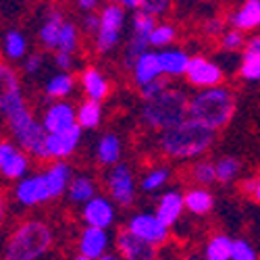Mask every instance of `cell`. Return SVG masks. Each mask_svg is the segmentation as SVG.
Wrapping results in <instances>:
<instances>
[{
  "mask_svg": "<svg viewBox=\"0 0 260 260\" xmlns=\"http://www.w3.org/2000/svg\"><path fill=\"white\" fill-rule=\"evenodd\" d=\"M183 77L187 79V83L191 88L202 92V90H210V88L223 85L225 71L221 69V64L216 60L202 56V54H193V56H189V64H187V71Z\"/></svg>",
  "mask_w": 260,
  "mask_h": 260,
  "instance_id": "30bf717a",
  "label": "cell"
},
{
  "mask_svg": "<svg viewBox=\"0 0 260 260\" xmlns=\"http://www.w3.org/2000/svg\"><path fill=\"white\" fill-rule=\"evenodd\" d=\"M77 88V77L73 73H52L44 81V94L48 100L58 102V100H67Z\"/></svg>",
  "mask_w": 260,
  "mask_h": 260,
  "instance_id": "4316f807",
  "label": "cell"
},
{
  "mask_svg": "<svg viewBox=\"0 0 260 260\" xmlns=\"http://www.w3.org/2000/svg\"><path fill=\"white\" fill-rule=\"evenodd\" d=\"M156 23H158L156 19H152L150 15H146V13L138 11V13H134V15H132V34H134V36L148 38V36H150V31L154 29V25H156Z\"/></svg>",
  "mask_w": 260,
  "mask_h": 260,
  "instance_id": "ab89813d",
  "label": "cell"
},
{
  "mask_svg": "<svg viewBox=\"0 0 260 260\" xmlns=\"http://www.w3.org/2000/svg\"><path fill=\"white\" fill-rule=\"evenodd\" d=\"M187 100H189V94L185 90L171 85L158 98L144 102L140 119L152 132H158V134L169 132V129L177 127L187 119Z\"/></svg>",
  "mask_w": 260,
  "mask_h": 260,
  "instance_id": "277c9868",
  "label": "cell"
},
{
  "mask_svg": "<svg viewBox=\"0 0 260 260\" xmlns=\"http://www.w3.org/2000/svg\"><path fill=\"white\" fill-rule=\"evenodd\" d=\"M3 54H5V60L7 62H21L27 54H29V40L27 36L17 29V27H11L5 38H3Z\"/></svg>",
  "mask_w": 260,
  "mask_h": 260,
  "instance_id": "f1b7e54d",
  "label": "cell"
},
{
  "mask_svg": "<svg viewBox=\"0 0 260 260\" xmlns=\"http://www.w3.org/2000/svg\"><path fill=\"white\" fill-rule=\"evenodd\" d=\"M123 229L156 250L165 246L171 237V229L156 219V214L152 210H140V212L129 214Z\"/></svg>",
  "mask_w": 260,
  "mask_h": 260,
  "instance_id": "9c48e42d",
  "label": "cell"
},
{
  "mask_svg": "<svg viewBox=\"0 0 260 260\" xmlns=\"http://www.w3.org/2000/svg\"><path fill=\"white\" fill-rule=\"evenodd\" d=\"M117 212L119 208L111 202V198L104 196V193H96L90 202L81 206V221L85 227L108 231L117 223Z\"/></svg>",
  "mask_w": 260,
  "mask_h": 260,
  "instance_id": "7c38bea8",
  "label": "cell"
},
{
  "mask_svg": "<svg viewBox=\"0 0 260 260\" xmlns=\"http://www.w3.org/2000/svg\"><path fill=\"white\" fill-rule=\"evenodd\" d=\"M244 52H248V54H260V31H256L252 38L246 40Z\"/></svg>",
  "mask_w": 260,
  "mask_h": 260,
  "instance_id": "681fc988",
  "label": "cell"
},
{
  "mask_svg": "<svg viewBox=\"0 0 260 260\" xmlns=\"http://www.w3.org/2000/svg\"><path fill=\"white\" fill-rule=\"evenodd\" d=\"M156 214V219L167 225L169 229L175 227L179 223V219L183 216L185 208H183V191L181 189H167L160 193V198L156 202V208L152 210Z\"/></svg>",
  "mask_w": 260,
  "mask_h": 260,
  "instance_id": "ac0fdd59",
  "label": "cell"
},
{
  "mask_svg": "<svg viewBox=\"0 0 260 260\" xmlns=\"http://www.w3.org/2000/svg\"><path fill=\"white\" fill-rule=\"evenodd\" d=\"M189 179L193 181L196 187H208L212 183H216L214 179V162L208 160V158H198L193 160L191 167H189Z\"/></svg>",
  "mask_w": 260,
  "mask_h": 260,
  "instance_id": "d590c367",
  "label": "cell"
},
{
  "mask_svg": "<svg viewBox=\"0 0 260 260\" xmlns=\"http://www.w3.org/2000/svg\"><path fill=\"white\" fill-rule=\"evenodd\" d=\"M237 73H240V77L244 81H250V83L260 81V54H248V52H244Z\"/></svg>",
  "mask_w": 260,
  "mask_h": 260,
  "instance_id": "74e56055",
  "label": "cell"
},
{
  "mask_svg": "<svg viewBox=\"0 0 260 260\" xmlns=\"http://www.w3.org/2000/svg\"><path fill=\"white\" fill-rule=\"evenodd\" d=\"M169 179H171V169L165 165H158V167H152L148 173H144V177L138 183V189H142L144 193H156L169 183Z\"/></svg>",
  "mask_w": 260,
  "mask_h": 260,
  "instance_id": "d6a6232c",
  "label": "cell"
},
{
  "mask_svg": "<svg viewBox=\"0 0 260 260\" xmlns=\"http://www.w3.org/2000/svg\"><path fill=\"white\" fill-rule=\"evenodd\" d=\"M132 75H134V83L138 88L142 85L154 81V79H160L162 73H160V64H158V54L156 50H148L144 52L132 67Z\"/></svg>",
  "mask_w": 260,
  "mask_h": 260,
  "instance_id": "484cf974",
  "label": "cell"
},
{
  "mask_svg": "<svg viewBox=\"0 0 260 260\" xmlns=\"http://www.w3.org/2000/svg\"><path fill=\"white\" fill-rule=\"evenodd\" d=\"M227 23L231 25V29H237L242 34L258 29L260 27V0H246V3H242L235 11H231Z\"/></svg>",
  "mask_w": 260,
  "mask_h": 260,
  "instance_id": "7402d4cb",
  "label": "cell"
},
{
  "mask_svg": "<svg viewBox=\"0 0 260 260\" xmlns=\"http://www.w3.org/2000/svg\"><path fill=\"white\" fill-rule=\"evenodd\" d=\"M29 171H31V158L25 152H21L11 138L0 140V175L7 181L17 183L23 177H27Z\"/></svg>",
  "mask_w": 260,
  "mask_h": 260,
  "instance_id": "4fadbf2b",
  "label": "cell"
},
{
  "mask_svg": "<svg viewBox=\"0 0 260 260\" xmlns=\"http://www.w3.org/2000/svg\"><path fill=\"white\" fill-rule=\"evenodd\" d=\"M23 106H27V100L23 94L21 73L15 64L0 58V115L7 119Z\"/></svg>",
  "mask_w": 260,
  "mask_h": 260,
  "instance_id": "ba28073f",
  "label": "cell"
},
{
  "mask_svg": "<svg viewBox=\"0 0 260 260\" xmlns=\"http://www.w3.org/2000/svg\"><path fill=\"white\" fill-rule=\"evenodd\" d=\"M79 85L85 94V100H92V102H100L108 98L111 94V81L108 77L98 69V67H85L81 73H79Z\"/></svg>",
  "mask_w": 260,
  "mask_h": 260,
  "instance_id": "44dd1931",
  "label": "cell"
},
{
  "mask_svg": "<svg viewBox=\"0 0 260 260\" xmlns=\"http://www.w3.org/2000/svg\"><path fill=\"white\" fill-rule=\"evenodd\" d=\"M13 200L21 208H36V206L50 202V193H48V187L44 183V177H42V171L29 173L27 177H23L21 181L15 183Z\"/></svg>",
  "mask_w": 260,
  "mask_h": 260,
  "instance_id": "5bb4252c",
  "label": "cell"
},
{
  "mask_svg": "<svg viewBox=\"0 0 260 260\" xmlns=\"http://www.w3.org/2000/svg\"><path fill=\"white\" fill-rule=\"evenodd\" d=\"M156 260H162V258H156Z\"/></svg>",
  "mask_w": 260,
  "mask_h": 260,
  "instance_id": "680465c9",
  "label": "cell"
},
{
  "mask_svg": "<svg viewBox=\"0 0 260 260\" xmlns=\"http://www.w3.org/2000/svg\"><path fill=\"white\" fill-rule=\"evenodd\" d=\"M171 7H173L171 0H142L140 11L158 21L160 17H165V15L171 11Z\"/></svg>",
  "mask_w": 260,
  "mask_h": 260,
  "instance_id": "ee69618b",
  "label": "cell"
},
{
  "mask_svg": "<svg viewBox=\"0 0 260 260\" xmlns=\"http://www.w3.org/2000/svg\"><path fill=\"white\" fill-rule=\"evenodd\" d=\"M104 121V106L100 102L83 100L79 106H75V123L81 132H92L98 129Z\"/></svg>",
  "mask_w": 260,
  "mask_h": 260,
  "instance_id": "f546056e",
  "label": "cell"
},
{
  "mask_svg": "<svg viewBox=\"0 0 260 260\" xmlns=\"http://www.w3.org/2000/svg\"><path fill=\"white\" fill-rule=\"evenodd\" d=\"M113 246H115V254L121 260H156L158 258V250L152 248L150 244L138 240L129 231L119 229L113 235Z\"/></svg>",
  "mask_w": 260,
  "mask_h": 260,
  "instance_id": "e0dca14e",
  "label": "cell"
},
{
  "mask_svg": "<svg viewBox=\"0 0 260 260\" xmlns=\"http://www.w3.org/2000/svg\"><path fill=\"white\" fill-rule=\"evenodd\" d=\"M113 248V235L104 229L83 227L77 237V254L90 260H100L102 256L111 254Z\"/></svg>",
  "mask_w": 260,
  "mask_h": 260,
  "instance_id": "9a60e30c",
  "label": "cell"
},
{
  "mask_svg": "<svg viewBox=\"0 0 260 260\" xmlns=\"http://www.w3.org/2000/svg\"><path fill=\"white\" fill-rule=\"evenodd\" d=\"M150 50V46H148V38H142V36H129V40H127V44H125V48H123V64L127 69H132L134 67V62L144 54V52H148Z\"/></svg>",
  "mask_w": 260,
  "mask_h": 260,
  "instance_id": "8d00e7d4",
  "label": "cell"
},
{
  "mask_svg": "<svg viewBox=\"0 0 260 260\" xmlns=\"http://www.w3.org/2000/svg\"><path fill=\"white\" fill-rule=\"evenodd\" d=\"M214 162V179L221 185H229L240 179L242 175V160L237 156H221Z\"/></svg>",
  "mask_w": 260,
  "mask_h": 260,
  "instance_id": "4dcf8cb0",
  "label": "cell"
},
{
  "mask_svg": "<svg viewBox=\"0 0 260 260\" xmlns=\"http://www.w3.org/2000/svg\"><path fill=\"white\" fill-rule=\"evenodd\" d=\"M75 7H77L83 15H85V13H98L100 3H98V0H77Z\"/></svg>",
  "mask_w": 260,
  "mask_h": 260,
  "instance_id": "c3c4849f",
  "label": "cell"
},
{
  "mask_svg": "<svg viewBox=\"0 0 260 260\" xmlns=\"http://www.w3.org/2000/svg\"><path fill=\"white\" fill-rule=\"evenodd\" d=\"M100 260H121V258H119L117 254H113V252H111V254H106V256H102Z\"/></svg>",
  "mask_w": 260,
  "mask_h": 260,
  "instance_id": "11a10c76",
  "label": "cell"
},
{
  "mask_svg": "<svg viewBox=\"0 0 260 260\" xmlns=\"http://www.w3.org/2000/svg\"><path fill=\"white\" fill-rule=\"evenodd\" d=\"M52 62L56 71L60 73H71L75 67V54H67V52H54L52 54Z\"/></svg>",
  "mask_w": 260,
  "mask_h": 260,
  "instance_id": "bcb514c9",
  "label": "cell"
},
{
  "mask_svg": "<svg viewBox=\"0 0 260 260\" xmlns=\"http://www.w3.org/2000/svg\"><path fill=\"white\" fill-rule=\"evenodd\" d=\"M214 138V132L191 119H185L177 127L158 134L156 146L171 160H198L212 148Z\"/></svg>",
  "mask_w": 260,
  "mask_h": 260,
  "instance_id": "6da1fadb",
  "label": "cell"
},
{
  "mask_svg": "<svg viewBox=\"0 0 260 260\" xmlns=\"http://www.w3.org/2000/svg\"><path fill=\"white\" fill-rule=\"evenodd\" d=\"M125 21H127V13L121 9L119 3L100 5V9H98V31L92 38L96 52L108 54L121 44Z\"/></svg>",
  "mask_w": 260,
  "mask_h": 260,
  "instance_id": "8992f818",
  "label": "cell"
},
{
  "mask_svg": "<svg viewBox=\"0 0 260 260\" xmlns=\"http://www.w3.org/2000/svg\"><path fill=\"white\" fill-rule=\"evenodd\" d=\"M121 158H123V142H121V138L117 134H113V132L102 134L100 140L96 142V160L102 167L111 169L117 162H121Z\"/></svg>",
  "mask_w": 260,
  "mask_h": 260,
  "instance_id": "d4e9b609",
  "label": "cell"
},
{
  "mask_svg": "<svg viewBox=\"0 0 260 260\" xmlns=\"http://www.w3.org/2000/svg\"><path fill=\"white\" fill-rule=\"evenodd\" d=\"M54 246V231L42 219H25L9 233L3 260H42Z\"/></svg>",
  "mask_w": 260,
  "mask_h": 260,
  "instance_id": "7a4b0ae2",
  "label": "cell"
},
{
  "mask_svg": "<svg viewBox=\"0 0 260 260\" xmlns=\"http://www.w3.org/2000/svg\"><path fill=\"white\" fill-rule=\"evenodd\" d=\"M119 5H121V9H123L125 13H127V11H129V13H138L140 7H142V0H121Z\"/></svg>",
  "mask_w": 260,
  "mask_h": 260,
  "instance_id": "816d5d0a",
  "label": "cell"
},
{
  "mask_svg": "<svg viewBox=\"0 0 260 260\" xmlns=\"http://www.w3.org/2000/svg\"><path fill=\"white\" fill-rule=\"evenodd\" d=\"M183 208L193 216H206L214 208V193L208 187L191 185L183 191Z\"/></svg>",
  "mask_w": 260,
  "mask_h": 260,
  "instance_id": "cb8c5ba5",
  "label": "cell"
},
{
  "mask_svg": "<svg viewBox=\"0 0 260 260\" xmlns=\"http://www.w3.org/2000/svg\"><path fill=\"white\" fill-rule=\"evenodd\" d=\"M42 127H44L46 134H60L71 129L75 123V104L69 100H58V102H50L40 119Z\"/></svg>",
  "mask_w": 260,
  "mask_h": 260,
  "instance_id": "2e32d148",
  "label": "cell"
},
{
  "mask_svg": "<svg viewBox=\"0 0 260 260\" xmlns=\"http://www.w3.org/2000/svg\"><path fill=\"white\" fill-rule=\"evenodd\" d=\"M73 260H90V258H83V256H79V254H75V256H73Z\"/></svg>",
  "mask_w": 260,
  "mask_h": 260,
  "instance_id": "6f0895ef",
  "label": "cell"
},
{
  "mask_svg": "<svg viewBox=\"0 0 260 260\" xmlns=\"http://www.w3.org/2000/svg\"><path fill=\"white\" fill-rule=\"evenodd\" d=\"M5 121H7V127L11 132V140L15 142V146L21 150V152H25L29 158L44 162L42 144H44L46 132H44V127H42L40 119L34 117L31 108L23 106L21 111L9 115Z\"/></svg>",
  "mask_w": 260,
  "mask_h": 260,
  "instance_id": "5b68a950",
  "label": "cell"
},
{
  "mask_svg": "<svg viewBox=\"0 0 260 260\" xmlns=\"http://www.w3.org/2000/svg\"><path fill=\"white\" fill-rule=\"evenodd\" d=\"M81 138H83V132L77 125H73L71 129L60 132V134H46L44 144H42L44 160L67 162V158H71L77 152V148L81 146Z\"/></svg>",
  "mask_w": 260,
  "mask_h": 260,
  "instance_id": "8fae6325",
  "label": "cell"
},
{
  "mask_svg": "<svg viewBox=\"0 0 260 260\" xmlns=\"http://www.w3.org/2000/svg\"><path fill=\"white\" fill-rule=\"evenodd\" d=\"M185 260H204V258H200V256H187Z\"/></svg>",
  "mask_w": 260,
  "mask_h": 260,
  "instance_id": "9f6ffc18",
  "label": "cell"
},
{
  "mask_svg": "<svg viewBox=\"0 0 260 260\" xmlns=\"http://www.w3.org/2000/svg\"><path fill=\"white\" fill-rule=\"evenodd\" d=\"M73 167L69 162H50L44 171H42V177H44V183L48 187V193H50V200H58L60 196L67 193V187L73 179Z\"/></svg>",
  "mask_w": 260,
  "mask_h": 260,
  "instance_id": "ffe728a7",
  "label": "cell"
},
{
  "mask_svg": "<svg viewBox=\"0 0 260 260\" xmlns=\"http://www.w3.org/2000/svg\"><path fill=\"white\" fill-rule=\"evenodd\" d=\"M81 46V31L77 27L75 21L64 19V23L60 27L58 34V42H56V50L54 52H67V54H75Z\"/></svg>",
  "mask_w": 260,
  "mask_h": 260,
  "instance_id": "1f68e13d",
  "label": "cell"
},
{
  "mask_svg": "<svg viewBox=\"0 0 260 260\" xmlns=\"http://www.w3.org/2000/svg\"><path fill=\"white\" fill-rule=\"evenodd\" d=\"M96 193H98L96 179L92 175H88V173H77V175H73V179H71L64 196L69 198V202L83 206L85 202H90Z\"/></svg>",
  "mask_w": 260,
  "mask_h": 260,
  "instance_id": "83f0119b",
  "label": "cell"
},
{
  "mask_svg": "<svg viewBox=\"0 0 260 260\" xmlns=\"http://www.w3.org/2000/svg\"><path fill=\"white\" fill-rule=\"evenodd\" d=\"M175 40H177V27L169 23V21H158L148 36V46H150V50L152 48L165 50V48H171V44Z\"/></svg>",
  "mask_w": 260,
  "mask_h": 260,
  "instance_id": "836d02e7",
  "label": "cell"
},
{
  "mask_svg": "<svg viewBox=\"0 0 260 260\" xmlns=\"http://www.w3.org/2000/svg\"><path fill=\"white\" fill-rule=\"evenodd\" d=\"M106 196L117 208H132L138 200V177L129 162H117L104 173Z\"/></svg>",
  "mask_w": 260,
  "mask_h": 260,
  "instance_id": "52a82bcc",
  "label": "cell"
},
{
  "mask_svg": "<svg viewBox=\"0 0 260 260\" xmlns=\"http://www.w3.org/2000/svg\"><path fill=\"white\" fill-rule=\"evenodd\" d=\"M158 64H160V73L165 79L173 77H183L189 64V54L183 48H165L158 50Z\"/></svg>",
  "mask_w": 260,
  "mask_h": 260,
  "instance_id": "603a6c76",
  "label": "cell"
},
{
  "mask_svg": "<svg viewBox=\"0 0 260 260\" xmlns=\"http://www.w3.org/2000/svg\"><path fill=\"white\" fill-rule=\"evenodd\" d=\"M77 27H79L81 34L94 38L96 31H98V13H85V15H81V21H79Z\"/></svg>",
  "mask_w": 260,
  "mask_h": 260,
  "instance_id": "7dc6e473",
  "label": "cell"
},
{
  "mask_svg": "<svg viewBox=\"0 0 260 260\" xmlns=\"http://www.w3.org/2000/svg\"><path fill=\"white\" fill-rule=\"evenodd\" d=\"M227 31V21L223 17H208L204 19V23H202V34L206 38H214V40H221V36Z\"/></svg>",
  "mask_w": 260,
  "mask_h": 260,
  "instance_id": "f6af8a7d",
  "label": "cell"
},
{
  "mask_svg": "<svg viewBox=\"0 0 260 260\" xmlns=\"http://www.w3.org/2000/svg\"><path fill=\"white\" fill-rule=\"evenodd\" d=\"M44 67H46V52H40V50L29 52L23 60H21V73L27 75V77H36Z\"/></svg>",
  "mask_w": 260,
  "mask_h": 260,
  "instance_id": "f35d334b",
  "label": "cell"
},
{
  "mask_svg": "<svg viewBox=\"0 0 260 260\" xmlns=\"http://www.w3.org/2000/svg\"><path fill=\"white\" fill-rule=\"evenodd\" d=\"M7 219H9V200L3 191H0V229L7 225Z\"/></svg>",
  "mask_w": 260,
  "mask_h": 260,
  "instance_id": "f907efd6",
  "label": "cell"
},
{
  "mask_svg": "<svg viewBox=\"0 0 260 260\" xmlns=\"http://www.w3.org/2000/svg\"><path fill=\"white\" fill-rule=\"evenodd\" d=\"M246 34L237 31V29H227L221 36V48L225 52H242L246 48Z\"/></svg>",
  "mask_w": 260,
  "mask_h": 260,
  "instance_id": "60d3db41",
  "label": "cell"
},
{
  "mask_svg": "<svg viewBox=\"0 0 260 260\" xmlns=\"http://www.w3.org/2000/svg\"><path fill=\"white\" fill-rule=\"evenodd\" d=\"M233 237L227 233H216L204 246V260H229Z\"/></svg>",
  "mask_w": 260,
  "mask_h": 260,
  "instance_id": "e575fe53",
  "label": "cell"
},
{
  "mask_svg": "<svg viewBox=\"0 0 260 260\" xmlns=\"http://www.w3.org/2000/svg\"><path fill=\"white\" fill-rule=\"evenodd\" d=\"M235 115V94L227 85L196 92L187 100V119L200 123L210 132L225 129Z\"/></svg>",
  "mask_w": 260,
  "mask_h": 260,
  "instance_id": "3957f363",
  "label": "cell"
},
{
  "mask_svg": "<svg viewBox=\"0 0 260 260\" xmlns=\"http://www.w3.org/2000/svg\"><path fill=\"white\" fill-rule=\"evenodd\" d=\"M64 23V13L58 7H48L42 17V23L38 27V42L40 46L44 48V52L48 50H56V42H58V34L60 27Z\"/></svg>",
  "mask_w": 260,
  "mask_h": 260,
  "instance_id": "d6986e66",
  "label": "cell"
},
{
  "mask_svg": "<svg viewBox=\"0 0 260 260\" xmlns=\"http://www.w3.org/2000/svg\"><path fill=\"white\" fill-rule=\"evenodd\" d=\"M252 198L260 202V177H254V189H252Z\"/></svg>",
  "mask_w": 260,
  "mask_h": 260,
  "instance_id": "f5cc1de1",
  "label": "cell"
},
{
  "mask_svg": "<svg viewBox=\"0 0 260 260\" xmlns=\"http://www.w3.org/2000/svg\"><path fill=\"white\" fill-rule=\"evenodd\" d=\"M242 189H246V193H250V196H252V189H254V177L244 179V181H242Z\"/></svg>",
  "mask_w": 260,
  "mask_h": 260,
  "instance_id": "db71d44e",
  "label": "cell"
},
{
  "mask_svg": "<svg viewBox=\"0 0 260 260\" xmlns=\"http://www.w3.org/2000/svg\"><path fill=\"white\" fill-rule=\"evenodd\" d=\"M169 88H171V81L165 79V77H160V79H154V81L142 85V88H138V90H140V98H142L144 102H150V100L158 98L160 94H165Z\"/></svg>",
  "mask_w": 260,
  "mask_h": 260,
  "instance_id": "7bdbcfd3",
  "label": "cell"
},
{
  "mask_svg": "<svg viewBox=\"0 0 260 260\" xmlns=\"http://www.w3.org/2000/svg\"><path fill=\"white\" fill-rule=\"evenodd\" d=\"M229 260H258V252H256V248L248 240L240 237V240L231 242V256H229Z\"/></svg>",
  "mask_w": 260,
  "mask_h": 260,
  "instance_id": "b9f144b4",
  "label": "cell"
}]
</instances>
